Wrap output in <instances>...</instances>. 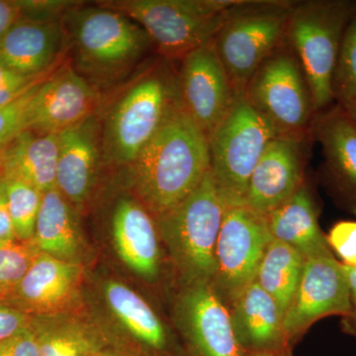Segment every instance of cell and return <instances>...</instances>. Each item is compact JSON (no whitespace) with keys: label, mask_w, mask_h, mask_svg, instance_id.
<instances>
[{"label":"cell","mask_w":356,"mask_h":356,"mask_svg":"<svg viewBox=\"0 0 356 356\" xmlns=\"http://www.w3.org/2000/svg\"><path fill=\"white\" fill-rule=\"evenodd\" d=\"M226 208L209 170L184 200L158 216L161 235L191 285L212 284L218 236Z\"/></svg>","instance_id":"8"},{"label":"cell","mask_w":356,"mask_h":356,"mask_svg":"<svg viewBox=\"0 0 356 356\" xmlns=\"http://www.w3.org/2000/svg\"><path fill=\"white\" fill-rule=\"evenodd\" d=\"M228 308L236 339L247 353L285 351L282 312L257 281L243 288Z\"/></svg>","instance_id":"20"},{"label":"cell","mask_w":356,"mask_h":356,"mask_svg":"<svg viewBox=\"0 0 356 356\" xmlns=\"http://www.w3.org/2000/svg\"><path fill=\"white\" fill-rule=\"evenodd\" d=\"M341 107L344 110L346 115H348L351 123H353V125L355 126L356 129V97L355 99L351 100L350 103H348V104Z\"/></svg>","instance_id":"40"},{"label":"cell","mask_w":356,"mask_h":356,"mask_svg":"<svg viewBox=\"0 0 356 356\" xmlns=\"http://www.w3.org/2000/svg\"><path fill=\"white\" fill-rule=\"evenodd\" d=\"M0 356H40L38 341L32 327L0 341Z\"/></svg>","instance_id":"35"},{"label":"cell","mask_w":356,"mask_h":356,"mask_svg":"<svg viewBox=\"0 0 356 356\" xmlns=\"http://www.w3.org/2000/svg\"><path fill=\"white\" fill-rule=\"evenodd\" d=\"M13 240H17V238L14 231L13 220L9 214L8 206H7L4 184L0 179V243Z\"/></svg>","instance_id":"37"},{"label":"cell","mask_w":356,"mask_h":356,"mask_svg":"<svg viewBox=\"0 0 356 356\" xmlns=\"http://www.w3.org/2000/svg\"><path fill=\"white\" fill-rule=\"evenodd\" d=\"M31 327L38 341L40 356H86L100 351L97 337L76 323H39L33 318Z\"/></svg>","instance_id":"27"},{"label":"cell","mask_w":356,"mask_h":356,"mask_svg":"<svg viewBox=\"0 0 356 356\" xmlns=\"http://www.w3.org/2000/svg\"><path fill=\"white\" fill-rule=\"evenodd\" d=\"M350 311V284L343 264L334 254L305 259L298 287L283 316L288 341L321 318L344 317Z\"/></svg>","instance_id":"12"},{"label":"cell","mask_w":356,"mask_h":356,"mask_svg":"<svg viewBox=\"0 0 356 356\" xmlns=\"http://www.w3.org/2000/svg\"><path fill=\"white\" fill-rule=\"evenodd\" d=\"M19 9L20 19L58 21L79 6L77 2L62 0H19L15 1Z\"/></svg>","instance_id":"32"},{"label":"cell","mask_w":356,"mask_h":356,"mask_svg":"<svg viewBox=\"0 0 356 356\" xmlns=\"http://www.w3.org/2000/svg\"><path fill=\"white\" fill-rule=\"evenodd\" d=\"M112 234L122 261L147 280L158 276L161 252L156 225L149 211L133 199L124 198L115 206Z\"/></svg>","instance_id":"21"},{"label":"cell","mask_w":356,"mask_h":356,"mask_svg":"<svg viewBox=\"0 0 356 356\" xmlns=\"http://www.w3.org/2000/svg\"><path fill=\"white\" fill-rule=\"evenodd\" d=\"M313 143L311 135L274 138L250 177L245 205L267 217L292 197L306 180Z\"/></svg>","instance_id":"14"},{"label":"cell","mask_w":356,"mask_h":356,"mask_svg":"<svg viewBox=\"0 0 356 356\" xmlns=\"http://www.w3.org/2000/svg\"><path fill=\"white\" fill-rule=\"evenodd\" d=\"M275 130L248 102L245 89L236 90L227 116L209 142L210 172L226 207L245 205L248 182Z\"/></svg>","instance_id":"5"},{"label":"cell","mask_w":356,"mask_h":356,"mask_svg":"<svg viewBox=\"0 0 356 356\" xmlns=\"http://www.w3.org/2000/svg\"><path fill=\"white\" fill-rule=\"evenodd\" d=\"M64 20L79 70L97 79L121 76L154 47L137 23L100 4L77 6Z\"/></svg>","instance_id":"7"},{"label":"cell","mask_w":356,"mask_h":356,"mask_svg":"<svg viewBox=\"0 0 356 356\" xmlns=\"http://www.w3.org/2000/svg\"><path fill=\"white\" fill-rule=\"evenodd\" d=\"M40 254L33 241L0 243V294L11 296Z\"/></svg>","instance_id":"30"},{"label":"cell","mask_w":356,"mask_h":356,"mask_svg":"<svg viewBox=\"0 0 356 356\" xmlns=\"http://www.w3.org/2000/svg\"><path fill=\"white\" fill-rule=\"evenodd\" d=\"M19 19V9L15 1L0 0V41Z\"/></svg>","instance_id":"38"},{"label":"cell","mask_w":356,"mask_h":356,"mask_svg":"<svg viewBox=\"0 0 356 356\" xmlns=\"http://www.w3.org/2000/svg\"><path fill=\"white\" fill-rule=\"evenodd\" d=\"M247 356H285V351H252Z\"/></svg>","instance_id":"41"},{"label":"cell","mask_w":356,"mask_h":356,"mask_svg":"<svg viewBox=\"0 0 356 356\" xmlns=\"http://www.w3.org/2000/svg\"><path fill=\"white\" fill-rule=\"evenodd\" d=\"M33 242L40 252L79 262L81 235L70 202L57 188L44 192Z\"/></svg>","instance_id":"24"},{"label":"cell","mask_w":356,"mask_h":356,"mask_svg":"<svg viewBox=\"0 0 356 356\" xmlns=\"http://www.w3.org/2000/svg\"><path fill=\"white\" fill-rule=\"evenodd\" d=\"M318 212L317 201L305 180L292 197L266 217L273 240L290 245L305 259L334 254L321 229Z\"/></svg>","instance_id":"22"},{"label":"cell","mask_w":356,"mask_h":356,"mask_svg":"<svg viewBox=\"0 0 356 356\" xmlns=\"http://www.w3.org/2000/svg\"><path fill=\"white\" fill-rule=\"evenodd\" d=\"M292 0H236L211 42L236 90L287 42Z\"/></svg>","instance_id":"3"},{"label":"cell","mask_w":356,"mask_h":356,"mask_svg":"<svg viewBox=\"0 0 356 356\" xmlns=\"http://www.w3.org/2000/svg\"><path fill=\"white\" fill-rule=\"evenodd\" d=\"M344 269L350 284V311L343 317L341 330L356 339V267L344 266Z\"/></svg>","instance_id":"36"},{"label":"cell","mask_w":356,"mask_h":356,"mask_svg":"<svg viewBox=\"0 0 356 356\" xmlns=\"http://www.w3.org/2000/svg\"><path fill=\"white\" fill-rule=\"evenodd\" d=\"M83 280L79 262L56 259L40 252L11 296L29 315L47 318L63 313L79 298Z\"/></svg>","instance_id":"17"},{"label":"cell","mask_w":356,"mask_h":356,"mask_svg":"<svg viewBox=\"0 0 356 356\" xmlns=\"http://www.w3.org/2000/svg\"><path fill=\"white\" fill-rule=\"evenodd\" d=\"M86 356H110L108 355H105V353H102V351H96V353H89V355Z\"/></svg>","instance_id":"42"},{"label":"cell","mask_w":356,"mask_h":356,"mask_svg":"<svg viewBox=\"0 0 356 356\" xmlns=\"http://www.w3.org/2000/svg\"><path fill=\"white\" fill-rule=\"evenodd\" d=\"M1 180L16 238L22 242H30L34 236L43 193L21 180Z\"/></svg>","instance_id":"28"},{"label":"cell","mask_w":356,"mask_h":356,"mask_svg":"<svg viewBox=\"0 0 356 356\" xmlns=\"http://www.w3.org/2000/svg\"><path fill=\"white\" fill-rule=\"evenodd\" d=\"M104 294L114 315L136 339L156 350L165 346L163 323L138 293L123 283L109 281L105 285Z\"/></svg>","instance_id":"25"},{"label":"cell","mask_w":356,"mask_h":356,"mask_svg":"<svg viewBox=\"0 0 356 356\" xmlns=\"http://www.w3.org/2000/svg\"><path fill=\"white\" fill-rule=\"evenodd\" d=\"M327 241L334 254L346 266L356 267V221H339L332 225Z\"/></svg>","instance_id":"33"},{"label":"cell","mask_w":356,"mask_h":356,"mask_svg":"<svg viewBox=\"0 0 356 356\" xmlns=\"http://www.w3.org/2000/svg\"><path fill=\"white\" fill-rule=\"evenodd\" d=\"M356 0H298L293 4L287 40L310 86L316 111L334 104L332 76Z\"/></svg>","instance_id":"6"},{"label":"cell","mask_w":356,"mask_h":356,"mask_svg":"<svg viewBox=\"0 0 356 356\" xmlns=\"http://www.w3.org/2000/svg\"><path fill=\"white\" fill-rule=\"evenodd\" d=\"M1 298H2V296H1V294H0V299H1Z\"/></svg>","instance_id":"43"},{"label":"cell","mask_w":356,"mask_h":356,"mask_svg":"<svg viewBox=\"0 0 356 356\" xmlns=\"http://www.w3.org/2000/svg\"><path fill=\"white\" fill-rule=\"evenodd\" d=\"M245 95L277 137L311 135L317 111L304 70L288 40L257 67L245 86Z\"/></svg>","instance_id":"9"},{"label":"cell","mask_w":356,"mask_h":356,"mask_svg":"<svg viewBox=\"0 0 356 356\" xmlns=\"http://www.w3.org/2000/svg\"><path fill=\"white\" fill-rule=\"evenodd\" d=\"M305 259L296 250L273 240L259 264L255 281L276 302L284 316L303 273Z\"/></svg>","instance_id":"26"},{"label":"cell","mask_w":356,"mask_h":356,"mask_svg":"<svg viewBox=\"0 0 356 356\" xmlns=\"http://www.w3.org/2000/svg\"><path fill=\"white\" fill-rule=\"evenodd\" d=\"M236 0H118L100 2L147 33L159 55L184 57L210 44Z\"/></svg>","instance_id":"4"},{"label":"cell","mask_w":356,"mask_h":356,"mask_svg":"<svg viewBox=\"0 0 356 356\" xmlns=\"http://www.w3.org/2000/svg\"><path fill=\"white\" fill-rule=\"evenodd\" d=\"M320 145L321 184L339 209L356 217V129L339 105L316 114L311 127Z\"/></svg>","instance_id":"13"},{"label":"cell","mask_w":356,"mask_h":356,"mask_svg":"<svg viewBox=\"0 0 356 356\" xmlns=\"http://www.w3.org/2000/svg\"><path fill=\"white\" fill-rule=\"evenodd\" d=\"M334 103L339 106L356 97V11L344 30L332 81Z\"/></svg>","instance_id":"29"},{"label":"cell","mask_w":356,"mask_h":356,"mask_svg":"<svg viewBox=\"0 0 356 356\" xmlns=\"http://www.w3.org/2000/svg\"><path fill=\"white\" fill-rule=\"evenodd\" d=\"M170 62L147 72L112 107L102 133L105 161L130 165L180 106L177 70Z\"/></svg>","instance_id":"2"},{"label":"cell","mask_w":356,"mask_h":356,"mask_svg":"<svg viewBox=\"0 0 356 356\" xmlns=\"http://www.w3.org/2000/svg\"><path fill=\"white\" fill-rule=\"evenodd\" d=\"M129 166L140 203L158 217L184 200L209 172L207 136L180 105Z\"/></svg>","instance_id":"1"},{"label":"cell","mask_w":356,"mask_h":356,"mask_svg":"<svg viewBox=\"0 0 356 356\" xmlns=\"http://www.w3.org/2000/svg\"><path fill=\"white\" fill-rule=\"evenodd\" d=\"M65 36L63 20L19 19L0 41V64L20 76L39 79L55 64Z\"/></svg>","instance_id":"19"},{"label":"cell","mask_w":356,"mask_h":356,"mask_svg":"<svg viewBox=\"0 0 356 356\" xmlns=\"http://www.w3.org/2000/svg\"><path fill=\"white\" fill-rule=\"evenodd\" d=\"M180 322L198 356H247L228 306L210 283L192 284L179 302Z\"/></svg>","instance_id":"16"},{"label":"cell","mask_w":356,"mask_h":356,"mask_svg":"<svg viewBox=\"0 0 356 356\" xmlns=\"http://www.w3.org/2000/svg\"><path fill=\"white\" fill-rule=\"evenodd\" d=\"M58 136L56 188L70 203L79 205L90 193L102 158L99 127L92 116Z\"/></svg>","instance_id":"18"},{"label":"cell","mask_w":356,"mask_h":356,"mask_svg":"<svg viewBox=\"0 0 356 356\" xmlns=\"http://www.w3.org/2000/svg\"><path fill=\"white\" fill-rule=\"evenodd\" d=\"M273 241L266 217L245 205L226 208L218 236L212 286L227 306L254 282Z\"/></svg>","instance_id":"10"},{"label":"cell","mask_w":356,"mask_h":356,"mask_svg":"<svg viewBox=\"0 0 356 356\" xmlns=\"http://www.w3.org/2000/svg\"><path fill=\"white\" fill-rule=\"evenodd\" d=\"M34 79H29V77L20 76L0 64V89L13 84L23 83V81H34Z\"/></svg>","instance_id":"39"},{"label":"cell","mask_w":356,"mask_h":356,"mask_svg":"<svg viewBox=\"0 0 356 356\" xmlns=\"http://www.w3.org/2000/svg\"><path fill=\"white\" fill-rule=\"evenodd\" d=\"M99 95L76 70L65 67L40 83L30 102L28 129L40 134H60L95 113Z\"/></svg>","instance_id":"15"},{"label":"cell","mask_w":356,"mask_h":356,"mask_svg":"<svg viewBox=\"0 0 356 356\" xmlns=\"http://www.w3.org/2000/svg\"><path fill=\"white\" fill-rule=\"evenodd\" d=\"M33 317L17 306L0 302V341L31 327Z\"/></svg>","instance_id":"34"},{"label":"cell","mask_w":356,"mask_h":356,"mask_svg":"<svg viewBox=\"0 0 356 356\" xmlns=\"http://www.w3.org/2000/svg\"><path fill=\"white\" fill-rule=\"evenodd\" d=\"M58 134L25 130L0 152V178L17 179L42 193L56 188Z\"/></svg>","instance_id":"23"},{"label":"cell","mask_w":356,"mask_h":356,"mask_svg":"<svg viewBox=\"0 0 356 356\" xmlns=\"http://www.w3.org/2000/svg\"><path fill=\"white\" fill-rule=\"evenodd\" d=\"M177 79L182 109L209 138L233 106L236 95L211 43L181 58Z\"/></svg>","instance_id":"11"},{"label":"cell","mask_w":356,"mask_h":356,"mask_svg":"<svg viewBox=\"0 0 356 356\" xmlns=\"http://www.w3.org/2000/svg\"><path fill=\"white\" fill-rule=\"evenodd\" d=\"M41 81L15 102L0 107V152L15 139L16 136L27 130L30 102Z\"/></svg>","instance_id":"31"}]
</instances>
